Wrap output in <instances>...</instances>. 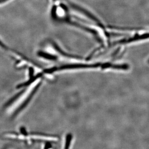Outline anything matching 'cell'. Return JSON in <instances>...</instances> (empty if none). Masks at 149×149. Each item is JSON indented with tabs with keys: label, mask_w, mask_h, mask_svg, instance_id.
I'll return each mask as SVG.
<instances>
[{
	"label": "cell",
	"mask_w": 149,
	"mask_h": 149,
	"mask_svg": "<svg viewBox=\"0 0 149 149\" xmlns=\"http://www.w3.org/2000/svg\"><path fill=\"white\" fill-rule=\"evenodd\" d=\"M5 137L11 139H20L23 141H30L31 139L38 140V141H56L57 139L55 137L39 135H16L14 134H7L5 135Z\"/></svg>",
	"instance_id": "1"
},
{
	"label": "cell",
	"mask_w": 149,
	"mask_h": 149,
	"mask_svg": "<svg viewBox=\"0 0 149 149\" xmlns=\"http://www.w3.org/2000/svg\"><path fill=\"white\" fill-rule=\"evenodd\" d=\"M149 33H144L143 35L135 36L134 37H131L128 39H123L117 42V44H125V43H129L132 42L137 41L139 40H143L149 38Z\"/></svg>",
	"instance_id": "2"
},
{
	"label": "cell",
	"mask_w": 149,
	"mask_h": 149,
	"mask_svg": "<svg viewBox=\"0 0 149 149\" xmlns=\"http://www.w3.org/2000/svg\"><path fill=\"white\" fill-rule=\"evenodd\" d=\"M53 1H56V0H53Z\"/></svg>",
	"instance_id": "5"
},
{
	"label": "cell",
	"mask_w": 149,
	"mask_h": 149,
	"mask_svg": "<svg viewBox=\"0 0 149 149\" xmlns=\"http://www.w3.org/2000/svg\"><path fill=\"white\" fill-rule=\"evenodd\" d=\"M148 62H149V61H148Z\"/></svg>",
	"instance_id": "6"
},
{
	"label": "cell",
	"mask_w": 149,
	"mask_h": 149,
	"mask_svg": "<svg viewBox=\"0 0 149 149\" xmlns=\"http://www.w3.org/2000/svg\"><path fill=\"white\" fill-rule=\"evenodd\" d=\"M111 68L119 70H126L129 68V65L127 64H121V65H111Z\"/></svg>",
	"instance_id": "3"
},
{
	"label": "cell",
	"mask_w": 149,
	"mask_h": 149,
	"mask_svg": "<svg viewBox=\"0 0 149 149\" xmlns=\"http://www.w3.org/2000/svg\"><path fill=\"white\" fill-rule=\"evenodd\" d=\"M7 0H0V3H3V2H4V1H6Z\"/></svg>",
	"instance_id": "4"
}]
</instances>
